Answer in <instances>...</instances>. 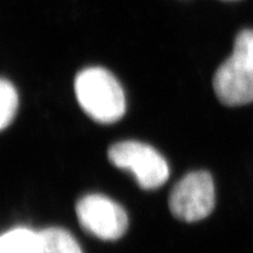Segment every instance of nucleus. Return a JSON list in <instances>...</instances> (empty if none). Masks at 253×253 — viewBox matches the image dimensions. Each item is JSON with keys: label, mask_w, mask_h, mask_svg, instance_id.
<instances>
[{"label": "nucleus", "mask_w": 253, "mask_h": 253, "mask_svg": "<svg viewBox=\"0 0 253 253\" xmlns=\"http://www.w3.org/2000/svg\"><path fill=\"white\" fill-rule=\"evenodd\" d=\"M79 104L87 115L100 123H114L126 113V97L120 82L102 67H89L75 78Z\"/></svg>", "instance_id": "obj_1"}, {"label": "nucleus", "mask_w": 253, "mask_h": 253, "mask_svg": "<svg viewBox=\"0 0 253 253\" xmlns=\"http://www.w3.org/2000/svg\"><path fill=\"white\" fill-rule=\"evenodd\" d=\"M108 157L113 166L132 173L142 189L162 186L170 175L166 158L149 144L125 141L109 148Z\"/></svg>", "instance_id": "obj_3"}, {"label": "nucleus", "mask_w": 253, "mask_h": 253, "mask_svg": "<svg viewBox=\"0 0 253 253\" xmlns=\"http://www.w3.org/2000/svg\"><path fill=\"white\" fill-rule=\"evenodd\" d=\"M0 128L5 129L13 121L19 104L18 91L6 79L0 82Z\"/></svg>", "instance_id": "obj_8"}, {"label": "nucleus", "mask_w": 253, "mask_h": 253, "mask_svg": "<svg viewBox=\"0 0 253 253\" xmlns=\"http://www.w3.org/2000/svg\"><path fill=\"white\" fill-rule=\"evenodd\" d=\"M39 232L27 227H15L0 239V253H39Z\"/></svg>", "instance_id": "obj_6"}, {"label": "nucleus", "mask_w": 253, "mask_h": 253, "mask_svg": "<svg viewBox=\"0 0 253 253\" xmlns=\"http://www.w3.org/2000/svg\"><path fill=\"white\" fill-rule=\"evenodd\" d=\"M214 197V184L210 173L194 171L173 186L169 208L176 218L191 223L204 219L212 212Z\"/></svg>", "instance_id": "obj_4"}, {"label": "nucleus", "mask_w": 253, "mask_h": 253, "mask_svg": "<svg viewBox=\"0 0 253 253\" xmlns=\"http://www.w3.org/2000/svg\"><path fill=\"white\" fill-rule=\"evenodd\" d=\"M213 89L225 106L253 102V30L239 32L232 54L214 73Z\"/></svg>", "instance_id": "obj_2"}, {"label": "nucleus", "mask_w": 253, "mask_h": 253, "mask_svg": "<svg viewBox=\"0 0 253 253\" xmlns=\"http://www.w3.org/2000/svg\"><path fill=\"white\" fill-rule=\"evenodd\" d=\"M82 229L103 240H116L128 229V214L121 205L103 195H87L77 204Z\"/></svg>", "instance_id": "obj_5"}, {"label": "nucleus", "mask_w": 253, "mask_h": 253, "mask_svg": "<svg viewBox=\"0 0 253 253\" xmlns=\"http://www.w3.org/2000/svg\"><path fill=\"white\" fill-rule=\"evenodd\" d=\"M39 253H82V250L67 230L48 227L39 231Z\"/></svg>", "instance_id": "obj_7"}]
</instances>
